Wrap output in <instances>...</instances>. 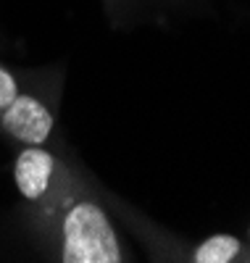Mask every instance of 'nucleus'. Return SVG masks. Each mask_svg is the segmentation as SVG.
Segmentation results:
<instances>
[{
	"mask_svg": "<svg viewBox=\"0 0 250 263\" xmlns=\"http://www.w3.org/2000/svg\"><path fill=\"white\" fill-rule=\"evenodd\" d=\"M0 124L21 145H45L53 132V114L34 95L19 92L13 103L0 111Z\"/></svg>",
	"mask_w": 250,
	"mask_h": 263,
	"instance_id": "f03ea898",
	"label": "nucleus"
},
{
	"mask_svg": "<svg viewBox=\"0 0 250 263\" xmlns=\"http://www.w3.org/2000/svg\"><path fill=\"white\" fill-rule=\"evenodd\" d=\"M63 263H121L124 250L105 211L93 200H77L61 224Z\"/></svg>",
	"mask_w": 250,
	"mask_h": 263,
	"instance_id": "f257e3e1",
	"label": "nucleus"
},
{
	"mask_svg": "<svg viewBox=\"0 0 250 263\" xmlns=\"http://www.w3.org/2000/svg\"><path fill=\"white\" fill-rule=\"evenodd\" d=\"M242 253V245L235 234H211L192 250L195 263H232Z\"/></svg>",
	"mask_w": 250,
	"mask_h": 263,
	"instance_id": "20e7f679",
	"label": "nucleus"
},
{
	"mask_svg": "<svg viewBox=\"0 0 250 263\" xmlns=\"http://www.w3.org/2000/svg\"><path fill=\"white\" fill-rule=\"evenodd\" d=\"M16 95H19V84H16L13 74L6 71L3 66H0V111H3V108H8Z\"/></svg>",
	"mask_w": 250,
	"mask_h": 263,
	"instance_id": "39448f33",
	"label": "nucleus"
},
{
	"mask_svg": "<svg viewBox=\"0 0 250 263\" xmlns=\"http://www.w3.org/2000/svg\"><path fill=\"white\" fill-rule=\"evenodd\" d=\"M53 174H56V158L53 153L45 150V145H27L13 163L16 190L27 200H42L48 195Z\"/></svg>",
	"mask_w": 250,
	"mask_h": 263,
	"instance_id": "7ed1b4c3",
	"label": "nucleus"
}]
</instances>
